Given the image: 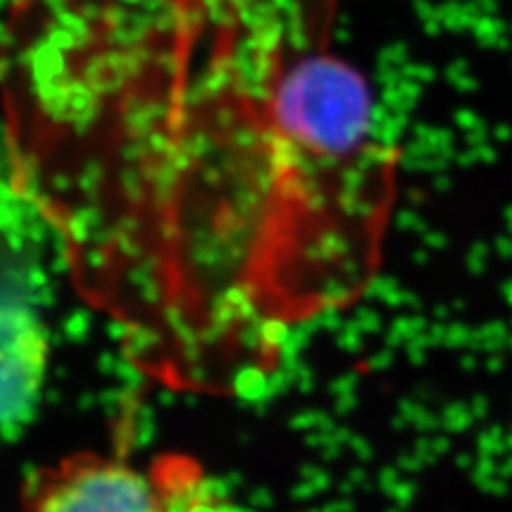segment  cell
Returning a JSON list of instances; mask_svg holds the SVG:
<instances>
[{
    "label": "cell",
    "instance_id": "obj_1",
    "mask_svg": "<svg viewBox=\"0 0 512 512\" xmlns=\"http://www.w3.org/2000/svg\"><path fill=\"white\" fill-rule=\"evenodd\" d=\"M335 0H13L11 190L77 295L175 393L242 395L378 278L399 156Z\"/></svg>",
    "mask_w": 512,
    "mask_h": 512
},
{
    "label": "cell",
    "instance_id": "obj_2",
    "mask_svg": "<svg viewBox=\"0 0 512 512\" xmlns=\"http://www.w3.org/2000/svg\"><path fill=\"white\" fill-rule=\"evenodd\" d=\"M20 512H169V504L154 470L122 455L77 451L24 478Z\"/></svg>",
    "mask_w": 512,
    "mask_h": 512
},
{
    "label": "cell",
    "instance_id": "obj_3",
    "mask_svg": "<svg viewBox=\"0 0 512 512\" xmlns=\"http://www.w3.org/2000/svg\"><path fill=\"white\" fill-rule=\"evenodd\" d=\"M50 333L35 308L0 299V436L20 438L35 421L50 367Z\"/></svg>",
    "mask_w": 512,
    "mask_h": 512
}]
</instances>
